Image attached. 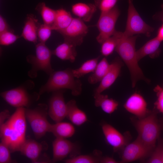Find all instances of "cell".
Segmentation results:
<instances>
[{
	"label": "cell",
	"mask_w": 163,
	"mask_h": 163,
	"mask_svg": "<svg viewBox=\"0 0 163 163\" xmlns=\"http://www.w3.org/2000/svg\"><path fill=\"white\" fill-rule=\"evenodd\" d=\"M24 107L17 108L14 113L0 126L1 141L11 152L19 151L26 139V118Z\"/></svg>",
	"instance_id": "6da1fadb"
},
{
	"label": "cell",
	"mask_w": 163,
	"mask_h": 163,
	"mask_svg": "<svg viewBox=\"0 0 163 163\" xmlns=\"http://www.w3.org/2000/svg\"><path fill=\"white\" fill-rule=\"evenodd\" d=\"M138 37L137 35L126 37L123 32H121L115 50L129 70L133 88L135 87L137 82L140 80H143L147 83L150 82L144 76L138 63L135 49Z\"/></svg>",
	"instance_id": "7a4b0ae2"
},
{
	"label": "cell",
	"mask_w": 163,
	"mask_h": 163,
	"mask_svg": "<svg viewBox=\"0 0 163 163\" xmlns=\"http://www.w3.org/2000/svg\"><path fill=\"white\" fill-rule=\"evenodd\" d=\"M50 75L46 82L40 88V95L46 92H50L64 89H70L74 96L80 95L82 91V83L74 75L72 69L54 71Z\"/></svg>",
	"instance_id": "3957f363"
},
{
	"label": "cell",
	"mask_w": 163,
	"mask_h": 163,
	"mask_svg": "<svg viewBox=\"0 0 163 163\" xmlns=\"http://www.w3.org/2000/svg\"><path fill=\"white\" fill-rule=\"evenodd\" d=\"M155 109L143 118L133 120L132 121L136 130L138 138L147 146L154 149L159 138L161 129Z\"/></svg>",
	"instance_id": "277c9868"
},
{
	"label": "cell",
	"mask_w": 163,
	"mask_h": 163,
	"mask_svg": "<svg viewBox=\"0 0 163 163\" xmlns=\"http://www.w3.org/2000/svg\"><path fill=\"white\" fill-rule=\"evenodd\" d=\"M52 55V51L45 43H39L36 44L35 54L30 55L26 57L27 62L31 66L30 69L28 72V76L31 78H35L40 71H42L50 75L54 71L51 63Z\"/></svg>",
	"instance_id": "5b68a950"
},
{
	"label": "cell",
	"mask_w": 163,
	"mask_h": 163,
	"mask_svg": "<svg viewBox=\"0 0 163 163\" xmlns=\"http://www.w3.org/2000/svg\"><path fill=\"white\" fill-rule=\"evenodd\" d=\"M48 106L45 104H39L34 109H25V116L37 139L49 132L51 124L47 119Z\"/></svg>",
	"instance_id": "8992f818"
},
{
	"label": "cell",
	"mask_w": 163,
	"mask_h": 163,
	"mask_svg": "<svg viewBox=\"0 0 163 163\" xmlns=\"http://www.w3.org/2000/svg\"><path fill=\"white\" fill-rule=\"evenodd\" d=\"M34 87L33 81L27 80L20 86L1 92V96L10 105L17 108L28 107L31 102L29 91Z\"/></svg>",
	"instance_id": "52a82bcc"
},
{
	"label": "cell",
	"mask_w": 163,
	"mask_h": 163,
	"mask_svg": "<svg viewBox=\"0 0 163 163\" xmlns=\"http://www.w3.org/2000/svg\"><path fill=\"white\" fill-rule=\"evenodd\" d=\"M128 7L125 29L123 32L126 37L143 34L149 37L154 30L153 27L147 24L142 19L134 6L132 0H128Z\"/></svg>",
	"instance_id": "ba28073f"
},
{
	"label": "cell",
	"mask_w": 163,
	"mask_h": 163,
	"mask_svg": "<svg viewBox=\"0 0 163 163\" xmlns=\"http://www.w3.org/2000/svg\"><path fill=\"white\" fill-rule=\"evenodd\" d=\"M120 14V11L117 5L109 11L101 12L95 25L99 31L96 38L99 43L101 44L114 34L116 31L115 24Z\"/></svg>",
	"instance_id": "9c48e42d"
},
{
	"label": "cell",
	"mask_w": 163,
	"mask_h": 163,
	"mask_svg": "<svg viewBox=\"0 0 163 163\" xmlns=\"http://www.w3.org/2000/svg\"><path fill=\"white\" fill-rule=\"evenodd\" d=\"M154 149L142 142L137 138L122 150L121 163H127L150 157Z\"/></svg>",
	"instance_id": "30bf717a"
},
{
	"label": "cell",
	"mask_w": 163,
	"mask_h": 163,
	"mask_svg": "<svg viewBox=\"0 0 163 163\" xmlns=\"http://www.w3.org/2000/svg\"><path fill=\"white\" fill-rule=\"evenodd\" d=\"M88 30L84 21L78 18H73L69 25L59 32L63 37L64 41H68L76 46L82 43L84 37Z\"/></svg>",
	"instance_id": "8fae6325"
},
{
	"label": "cell",
	"mask_w": 163,
	"mask_h": 163,
	"mask_svg": "<svg viewBox=\"0 0 163 163\" xmlns=\"http://www.w3.org/2000/svg\"><path fill=\"white\" fill-rule=\"evenodd\" d=\"M63 90L53 92L48 107V115L56 123L62 121L66 117L68 107L63 96Z\"/></svg>",
	"instance_id": "7c38bea8"
},
{
	"label": "cell",
	"mask_w": 163,
	"mask_h": 163,
	"mask_svg": "<svg viewBox=\"0 0 163 163\" xmlns=\"http://www.w3.org/2000/svg\"><path fill=\"white\" fill-rule=\"evenodd\" d=\"M53 158L52 161L62 160L70 155L72 157L76 156L77 147L74 143L66 139L56 138L52 143Z\"/></svg>",
	"instance_id": "4fadbf2b"
},
{
	"label": "cell",
	"mask_w": 163,
	"mask_h": 163,
	"mask_svg": "<svg viewBox=\"0 0 163 163\" xmlns=\"http://www.w3.org/2000/svg\"><path fill=\"white\" fill-rule=\"evenodd\" d=\"M101 126L106 142L115 152L122 150L129 143L128 137L122 134L111 125L105 123Z\"/></svg>",
	"instance_id": "5bb4252c"
},
{
	"label": "cell",
	"mask_w": 163,
	"mask_h": 163,
	"mask_svg": "<svg viewBox=\"0 0 163 163\" xmlns=\"http://www.w3.org/2000/svg\"><path fill=\"white\" fill-rule=\"evenodd\" d=\"M123 65L122 60L120 57H116L110 64L108 72L100 82L94 94L101 93L109 88L120 75Z\"/></svg>",
	"instance_id": "9a60e30c"
},
{
	"label": "cell",
	"mask_w": 163,
	"mask_h": 163,
	"mask_svg": "<svg viewBox=\"0 0 163 163\" xmlns=\"http://www.w3.org/2000/svg\"><path fill=\"white\" fill-rule=\"evenodd\" d=\"M124 107L128 112L139 119L144 117L149 113L145 100L140 94L136 92L128 98Z\"/></svg>",
	"instance_id": "2e32d148"
},
{
	"label": "cell",
	"mask_w": 163,
	"mask_h": 163,
	"mask_svg": "<svg viewBox=\"0 0 163 163\" xmlns=\"http://www.w3.org/2000/svg\"><path fill=\"white\" fill-rule=\"evenodd\" d=\"M44 143H40L32 139H26L21 148L19 152L32 161L33 163H37L45 150L46 147Z\"/></svg>",
	"instance_id": "e0dca14e"
},
{
	"label": "cell",
	"mask_w": 163,
	"mask_h": 163,
	"mask_svg": "<svg viewBox=\"0 0 163 163\" xmlns=\"http://www.w3.org/2000/svg\"><path fill=\"white\" fill-rule=\"evenodd\" d=\"M40 24L32 14L27 16L21 36L25 40L37 44V30Z\"/></svg>",
	"instance_id": "ac0fdd59"
},
{
	"label": "cell",
	"mask_w": 163,
	"mask_h": 163,
	"mask_svg": "<svg viewBox=\"0 0 163 163\" xmlns=\"http://www.w3.org/2000/svg\"><path fill=\"white\" fill-rule=\"evenodd\" d=\"M161 42L156 37L147 41L136 51L138 61L147 56L152 58L159 56L161 52L159 46Z\"/></svg>",
	"instance_id": "d6986e66"
},
{
	"label": "cell",
	"mask_w": 163,
	"mask_h": 163,
	"mask_svg": "<svg viewBox=\"0 0 163 163\" xmlns=\"http://www.w3.org/2000/svg\"><path fill=\"white\" fill-rule=\"evenodd\" d=\"M76 46L72 43L64 41L52 51V54L62 60H69L73 62L77 55Z\"/></svg>",
	"instance_id": "ffe728a7"
},
{
	"label": "cell",
	"mask_w": 163,
	"mask_h": 163,
	"mask_svg": "<svg viewBox=\"0 0 163 163\" xmlns=\"http://www.w3.org/2000/svg\"><path fill=\"white\" fill-rule=\"evenodd\" d=\"M97 7L94 4L78 2L73 5L72 11L74 14L84 22H89L96 11Z\"/></svg>",
	"instance_id": "44dd1931"
},
{
	"label": "cell",
	"mask_w": 163,
	"mask_h": 163,
	"mask_svg": "<svg viewBox=\"0 0 163 163\" xmlns=\"http://www.w3.org/2000/svg\"><path fill=\"white\" fill-rule=\"evenodd\" d=\"M68 111L66 117L77 126H80L88 120L85 113L78 107L76 101L72 100L67 103Z\"/></svg>",
	"instance_id": "7402d4cb"
},
{
	"label": "cell",
	"mask_w": 163,
	"mask_h": 163,
	"mask_svg": "<svg viewBox=\"0 0 163 163\" xmlns=\"http://www.w3.org/2000/svg\"><path fill=\"white\" fill-rule=\"evenodd\" d=\"M75 131L72 124L61 121L51 124L49 132L52 133L56 138L66 139L73 136Z\"/></svg>",
	"instance_id": "603a6c76"
},
{
	"label": "cell",
	"mask_w": 163,
	"mask_h": 163,
	"mask_svg": "<svg viewBox=\"0 0 163 163\" xmlns=\"http://www.w3.org/2000/svg\"><path fill=\"white\" fill-rule=\"evenodd\" d=\"M94 104L97 107H100L105 113L110 114L117 108L118 102L116 100L109 98L107 95L101 93L94 94Z\"/></svg>",
	"instance_id": "cb8c5ba5"
},
{
	"label": "cell",
	"mask_w": 163,
	"mask_h": 163,
	"mask_svg": "<svg viewBox=\"0 0 163 163\" xmlns=\"http://www.w3.org/2000/svg\"><path fill=\"white\" fill-rule=\"evenodd\" d=\"M56 11L55 19L51 27L53 30L59 32L67 28L71 23L73 18L69 12L63 8Z\"/></svg>",
	"instance_id": "d4e9b609"
},
{
	"label": "cell",
	"mask_w": 163,
	"mask_h": 163,
	"mask_svg": "<svg viewBox=\"0 0 163 163\" xmlns=\"http://www.w3.org/2000/svg\"><path fill=\"white\" fill-rule=\"evenodd\" d=\"M110 64L105 57L103 58L98 62L96 68L88 78V82L94 84L100 82L108 72Z\"/></svg>",
	"instance_id": "484cf974"
},
{
	"label": "cell",
	"mask_w": 163,
	"mask_h": 163,
	"mask_svg": "<svg viewBox=\"0 0 163 163\" xmlns=\"http://www.w3.org/2000/svg\"><path fill=\"white\" fill-rule=\"evenodd\" d=\"M100 56L86 60L78 69H72L74 76L77 78L83 76L88 73L93 72L98 63Z\"/></svg>",
	"instance_id": "4316f807"
},
{
	"label": "cell",
	"mask_w": 163,
	"mask_h": 163,
	"mask_svg": "<svg viewBox=\"0 0 163 163\" xmlns=\"http://www.w3.org/2000/svg\"><path fill=\"white\" fill-rule=\"evenodd\" d=\"M35 9L41 15L44 24L51 26L54 21L56 11L46 6L43 2L39 3Z\"/></svg>",
	"instance_id": "83f0119b"
},
{
	"label": "cell",
	"mask_w": 163,
	"mask_h": 163,
	"mask_svg": "<svg viewBox=\"0 0 163 163\" xmlns=\"http://www.w3.org/2000/svg\"><path fill=\"white\" fill-rule=\"evenodd\" d=\"M121 32L116 31L111 37L105 40L101 44V52L106 57L112 54L115 50Z\"/></svg>",
	"instance_id": "f1b7e54d"
},
{
	"label": "cell",
	"mask_w": 163,
	"mask_h": 163,
	"mask_svg": "<svg viewBox=\"0 0 163 163\" xmlns=\"http://www.w3.org/2000/svg\"><path fill=\"white\" fill-rule=\"evenodd\" d=\"M101 152L95 150L92 155H76L66 160V163H100L102 158Z\"/></svg>",
	"instance_id": "f546056e"
},
{
	"label": "cell",
	"mask_w": 163,
	"mask_h": 163,
	"mask_svg": "<svg viewBox=\"0 0 163 163\" xmlns=\"http://www.w3.org/2000/svg\"><path fill=\"white\" fill-rule=\"evenodd\" d=\"M163 140L158 138V142L149 158L147 161L149 163H163Z\"/></svg>",
	"instance_id": "4dcf8cb0"
},
{
	"label": "cell",
	"mask_w": 163,
	"mask_h": 163,
	"mask_svg": "<svg viewBox=\"0 0 163 163\" xmlns=\"http://www.w3.org/2000/svg\"><path fill=\"white\" fill-rule=\"evenodd\" d=\"M52 30L51 26L44 24H40L37 32L39 43H45L50 37Z\"/></svg>",
	"instance_id": "1f68e13d"
},
{
	"label": "cell",
	"mask_w": 163,
	"mask_h": 163,
	"mask_svg": "<svg viewBox=\"0 0 163 163\" xmlns=\"http://www.w3.org/2000/svg\"><path fill=\"white\" fill-rule=\"evenodd\" d=\"M20 37L18 35L15 34L11 30H8L0 34L1 45L8 46L15 42Z\"/></svg>",
	"instance_id": "d6a6232c"
},
{
	"label": "cell",
	"mask_w": 163,
	"mask_h": 163,
	"mask_svg": "<svg viewBox=\"0 0 163 163\" xmlns=\"http://www.w3.org/2000/svg\"><path fill=\"white\" fill-rule=\"evenodd\" d=\"M120 0H94V4L101 12L109 11L116 5L117 2Z\"/></svg>",
	"instance_id": "836d02e7"
},
{
	"label": "cell",
	"mask_w": 163,
	"mask_h": 163,
	"mask_svg": "<svg viewBox=\"0 0 163 163\" xmlns=\"http://www.w3.org/2000/svg\"><path fill=\"white\" fill-rule=\"evenodd\" d=\"M10 152L8 146L1 141L0 143V163H11L15 162L12 159Z\"/></svg>",
	"instance_id": "e575fe53"
},
{
	"label": "cell",
	"mask_w": 163,
	"mask_h": 163,
	"mask_svg": "<svg viewBox=\"0 0 163 163\" xmlns=\"http://www.w3.org/2000/svg\"><path fill=\"white\" fill-rule=\"evenodd\" d=\"M157 99L154 103L155 108L163 114V85L162 86L157 85L154 89Z\"/></svg>",
	"instance_id": "d590c367"
},
{
	"label": "cell",
	"mask_w": 163,
	"mask_h": 163,
	"mask_svg": "<svg viewBox=\"0 0 163 163\" xmlns=\"http://www.w3.org/2000/svg\"><path fill=\"white\" fill-rule=\"evenodd\" d=\"M8 30H11L5 19L2 16H0V34Z\"/></svg>",
	"instance_id": "8d00e7d4"
},
{
	"label": "cell",
	"mask_w": 163,
	"mask_h": 163,
	"mask_svg": "<svg viewBox=\"0 0 163 163\" xmlns=\"http://www.w3.org/2000/svg\"><path fill=\"white\" fill-rule=\"evenodd\" d=\"M10 117L9 111L7 110L2 111L0 113V126L2 125Z\"/></svg>",
	"instance_id": "74e56055"
},
{
	"label": "cell",
	"mask_w": 163,
	"mask_h": 163,
	"mask_svg": "<svg viewBox=\"0 0 163 163\" xmlns=\"http://www.w3.org/2000/svg\"><path fill=\"white\" fill-rule=\"evenodd\" d=\"M161 10L155 13L152 17L153 19L155 20L160 21L163 23V4L161 6Z\"/></svg>",
	"instance_id": "f35d334b"
},
{
	"label": "cell",
	"mask_w": 163,
	"mask_h": 163,
	"mask_svg": "<svg viewBox=\"0 0 163 163\" xmlns=\"http://www.w3.org/2000/svg\"><path fill=\"white\" fill-rule=\"evenodd\" d=\"M118 162L112 157L108 156L102 157L100 161L101 163H117Z\"/></svg>",
	"instance_id": "ab89813d"
},
{
	"label": "cell",
	"mask_w": 163,
	"mask_h": 163,
	"mask_svg": "<svg viewBox=\"0 0 163 163\" xmlns=\"http://www.w3.org/2000/svg\"><path fill=\"white\" fill-rule=\"evenodd\" d=\"M156 37L161 42L163 41V24L159 28Z\"/></svg>",
	"instance_id": "60d3db41"
},
{
	"label": "cell",
	"mask_w": 163,
	"mask_h": 163,
	"mask_svg": "<svg viewBox=\"0 0 163 163\" xmlns=\"http://www.w3.org/2000/svg\"><path fill=\"white\" fill-rule=\"evenodd\" d=\"M160 124L161 129L163 130V119H162L160 121H159Z\"/></svg>",
	"instance_id": "b9f144b4"
},
{
	"label": "cell",
	"mask_w": 163,
	"mask_h": 163,
	"mask_svg": "<svg viewBox=\"0 0 163 163\" xmlns=\"http://www.w3.org/2000/svg\"></svg>",
	"instance_id": "7bdbcfd3"
}]
</instances>
